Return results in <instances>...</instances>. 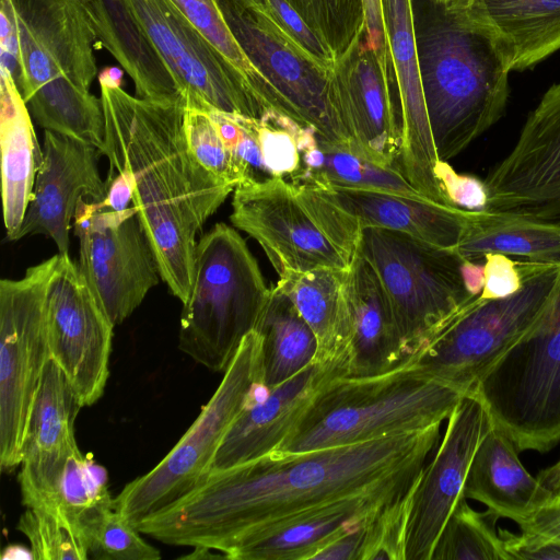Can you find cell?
I'll return each mask as SVG.
<instances>
[{
    "label": "cell",
    "instance_id": "28",
    "mask_svg": "<svg viewBox=\"0 0 560 560\" xmlns=\"http://www.w3.org/2000/svg\"><path fill=\"white\" fill-rule=\"evenodd\" d=\"M96 40L119 62L136 96L183 103L182 92L126 0H82Z\"/></svg>",
    "mask_w": 560,
    "mask_h": 560
},
{
    "label": "cell",
    "instance_id": "20",
    "mask_svg": "<svg viewBox=\"0 0 560 560\" xmlns=\"http://www.w3.org/2000/svg\"><path fill=\"white\" fill-rule=\"evenodd\" d=\"M384 31L399 102L398 172L422 196L451 205L436 177L438 156L421 85L412 0H381Z\"/></svg>",
    "mask_w": 560,
    "mask_h": 560
},
{
    "label": "cell",
    "instance_id": "52",
    "mask_svg": "<svg viewBox=\"0 0 560 560\" xmlns=\"http://www.w3.org/2000/svg\"><path fill=\"white\" fill-rule=\"evenodd\" d=\"M429 1L436 5L446 7V5H450L451 3H453L455 0H429Z\"/></svg>",
    "mask_w": 560,
    "mask_h": 560
},
{
    "label": "cell",
    "instance_id": "9",
    "mask_svg": "<svg viewBox=\"0 0 560 560\" xmlns=\"http://www.w3.org/2000/svg\"><path fill=\"white\" fill-rule=\"evenodd\" d=\"M359 249L383 283L408 360L477 298L456 250L378 226H362Z\"/></svg>",
    "mask_w": 560,
    "mask_h": 560
},
{
    "label": "cell",
    "instance_id": "3",
    "mask_svg": "<svg viewBox=\"0 0 560 560\" xmlns=\"http://www.w3.org/2000/svg\"><path fill=\"white\" fill-rule=\"evenodd\" d=\"M416 35L434 147L448 161L504 115L511 71L491 36L452 5L429 1Z\"/></svg>",
    "mask_w": 560,
    "mask_h": 560
},
{
    "label": "cell",
    "instance_id": "17",
    "mask_svg": "<svg viewBox=\"0 0 560 560\" xmlns=\"http://www.w3.org/2000/svg\"><path fill=\"white\" fill-rule=\"evenodd\" d=\"M489 425L483 406L472 396H465L448 417L442 442L411 495L405 560H431L447 518L464 497L470 463Z\"/></svg>",
    "mask_w": 560,
    "mask_h": 560
},
{
    "label": "cell",
    "instance_id": "22",
    "mask_svg": "<svg viewBox=\"0 0 560 560\" xmlns=\"http://www.w3.org/2000/svg\"><path fill=\"white\" fill-rule=\"evenodd\" d=\"M334 377L338 376L313 362L280 385L265 387L230 428L211 471L224 470L275 452L316 392Z\"/></svg>",
    "mask_w": 560,
    "mask_h": 560
},
{
    "label": "cell",
    "instance_id": "46",
    "mask_svg": "<svg viewBox=\"0 0 560 560\" xmlns=\"http://www.w3.org/2000/svg\"><path fill=\"white\" fill-rule=\"evenodd\" d=\"M510 560H560V541L499 528Z\"/></svg>",
    "mask_w": 560,
    "mask_h": 560
},
{
    "label": "cell",
    "instance_id": "33",
    "mask_svg": "<svg viewBox=\"0 0 560 560\" xmlns=\"http://www.w3.org/2000/svg\"><path fill=\"white\" fill-rule=\"evenodd\" d=\"M262 341L264 384L273 388L315 361L316 337L292 300L276 284L256 329Z\"/></svg>",
    "mask_w": 560,
    "mask_h": 560
},
{
    "label": "cell",
    "instance_id": "14",
    "mask_svg": "<svg viewBox=\"0 0 560 560\" xmlns=\"http://www.w3.org/2000/svg\"><path fill=\"white\" fill-rule=\"evenodd\" d=\"M176 81L186 107L261 119L241 71L170 0H126Z\"/></svg>",
    "mask_w": 560,
    "mask_h": 560
},
{
    "label": "cell",
    "instance_id": "38",
    "mask_svg": "<svg viewBox=\"0 0 560 560\" xmlns=\"http://www.w3.org/2000/svg\"><path fill=\"white\" fill-rule=\"evenodd\" d=\"M177 10L245 77L267 110L270 90L252 66L229 28L215 0H170Z\"/></svg>",
    "mask_w": 560,
    "mask_h": 560
},
{
    "label": "cell",
    "instance_id": "47",
    "mask_svg": "<svg viewBox=\"0 0 560 560\" xmlns=\"http://www.w3.org/2000/svg\"><path fill=\"white\" fill-rule=\"evenodd\" d=\"M518 527L526 535L560 541V497L552 495Z\"/></svg>",
    "mask_w": 560,
    "mask_h": 560
},
{
    "label": "cell",
    "instance_id": "31",
    "mask_svg": "<svg viewBox=\"0 0 560 560\" xmlns=\"http://www.w3.org/2000/svg\"><path fill=\"white\" fill-rule=\"evenodd\" d=\"M348 270L315 269L279 278L277 283L292 300L316 337L317 353L314 362L337 376L349 375L345 299Z\"/></svg>",
    "mask_w": 560,
    "mask_h": 560
},
{
    "label": "cell",
    "instance_id": "13",
    "mask_svg": "<svg viewBox=\"0 0 560 560\" xmlns=\"http://www.w3.org/2000/svg\"><path fill=\"white\" fill-rule=\"evenodd\" d=\"M73 226L79 270L112 323L121 324L162 280L138 209L115 211L82 200Z\"/></svg>",
    "mask_w": 560,
    "mask_h": 560
},
{
    "label": "cell",
    "instance_id": "2",
    "mask_svg": "<svg viewBox=\"0 0 560 560\" xmlns=\"http://www.w3.org/2000/svg\"><path fill=\"white\" fill-rule=\"evenodd\" d=\"M105 119L102 154L108 178L126 172L131 201L156 255L162 280L183 304L195 275L197 234L235 186L203 167L185 132L186 105L128 94L119 81L100 77Z\"/></svg>",
    "mask_w": 560,
    "mask_h": 560
},
{
    "label": "cell",
    "instance_id": "49",
    "mask_svg": "<svg viewBox=\"0 0 560 560\" xmlns=\"http://www.w3.org/2000/svg\"><path fill=\"white\" fill-rule=\"evenodd\" d=\"M107 180L110 183L106 198L97 202L100 208L120 211L128 208L132 198L133 184L126 172H118Z\"/></svg>",
    "mask_w": 560,
    "mask_h": 560
},
{
    "label": "cell",
    "instance_id": "12",
    "mask_svg": "<svg viewBox=\"0 0 560 560\" xmlns=\"http://www.w3.org/2000/svg\"><path fill=\"white\" fill-rule=\"evenodd\" d=\"M58 254L0 281V466L21 465L32 406L50 359L46 296Z\"/></svg>",
    "mask_w": 560,
    "mask_h": 560
},
{
    "label": "cell",
    "instance_id": "18",
    "mask_svg": "<svg viewBox=\"0 0 560 560\" xmlns=\"http://www.w3.org/2000/svg\"><path fill=\"white\" fill-rule=\"evenodd\" d=\"M335 109L350 152L384 168L399 158L400 121L392 78L384 70L365 34L330 70Z\"/></svg>",
    "mask_w": 560,
    "mask_h": 560
},
{
    "label": "cell",
    "instance_id": "1",
    "mask_svg": "<svg viewBox=\"0 0 560 560\" xmlns=\"http://www.w3.org/2000/svg\"><path fill=\"white\" fill-rule=\"evenodd\" d=\"M440 425L303 453L271 452L211 471L176 503L141 521V534L172 546L234 547L336 501L415 488Z\"/></svg>",
    "mask_w": 560,
    "mask_h": 560
},
{
    "label": "cell",
    "instance_id": "37",
    "mask_svg": "<svg viewBox=\"0 0 560 560\" xmlns=\"http://www.w3.org/2000/svg\"><path fill=\"white\" fill-rule=\"evenodd\" d=\"M312 31L341 57L363 34L365 15L362 0H285Z\"/></svg>",
    "mask_w": 560,
    "mask_h": 560
},
{
    "label": "cell",
    "instance_id": "4",
    "mask_svg": "<svg viewBox=\"0 0 560 560\" xmlns=\"http://www.w3.org/2000/svg\"><path fill=\"white\" fill-rule=\"evenodd\" d=\"M465 396L408 362L380 375L334 377L275 452L303 453L423 431L448 419Z\"/></svg>",
    "mask_w": 560,
    "mask_h": 560
},
{
    "label": "cell",
    "instance_id": "39",
    "mask_svg": "<svg viewBox=\"0 0 560 560\" xmlns=\"http://www.w3.org/2000/svg\"><path fill=\"white\" fill-rule=\"evenodd\" d=\"M184 124L192 153L210 173L235 187L254 182L249 168L228 147L208 110L186 107Z\"/></svg>",
    "mask_w": 560,
    "mask_h": 560
},
{
    "label": "cell",
    "instance_id": "32",
    "mask_svg": "<svg viewBox=\"0 0 560 560\" xmlns=\"http://www.w3.org/2000/svg\"><path fill=\"white\" fill-rule=\"evenodd\" d=\"M462 258L483 260L500 253L523 260L560 265V224L511 212L469 211L455 249Z\"/></svg>",
    "mask_w": 560,
    "mask_h": 560
},
{
    "label": "cell",
    "instance_id": "16",
    "mask_svg": "<svg viewBox=\"0 0 560 560\" xmlns=\"http://www.w3.org/2000/svg\"><path fill=\"white\" fill-rule=\"evenodd\" d=\"M483 180L486 210L560 224V82L544 93L513 148Z\"/></svg>",
    "mask_w": 560,
    "mask_h": 560
},
{
    "label": "cell",
    "instance_id": "29",
    "mask_svg": "<svg viewBox=\"0 0 560 560\" xmlns=\"http://www.w3.org/2000/svg\"><path fill=\"white\" fill-rule=\"evenodd\" d=\"M18 23L81 90L97 75L96 40L82 0H10Z\"/></svg>",
    "mask_w": 560,
    "mask_h": 560
},
{
    "label": "cell",
    "instance_id": "24",
    "mask_svg": "<svg viewBox=\"0 0 560 560\" xmlns=\"http://www.w3.org/2000/svg\"><path fill=\"white\" fill-rule=\"evenodd\" d=\"M413 489L406 492H381L336 501L301 514L236 546L226 553L225 558L312 560L313 556L331 540L405 499Z\"/></svg>",
    "mask_w": 560,
    "mask_h": 560
},
{
    "label": "cell",
    "instance_id": "19",
    "mask_svg": "<svg viewBox=\"0 0 560 560\" xmlns=\"http://www.w3.org/2000/svg\"><path fill=\"white\" fill-rule=\"evenodd\" d=\"M94 144L45 130L43 159L23 222L12 241L43 234L51 238L59 254H68L70 229L79 205L85 198L103 201L110 186L103 180Z\"/></svg>",
    "mask_w": 560,
    "mask_h": 560
},
{
    "label": "cell",
    "instance_id": "42",
    "mask_svg": "<svg viewBox=\"0 0 560 560\" xmlns=\"http://www.w3.org/2000/svg\"><path fill=\"white\" fill-rule=\"evenodd\" d=\"M303 127L289 117L268 110L255 120L262 160L272 177L295 175L302 163L299 135Z\"/></svg>",
    "mask_w": 560,
    "mask_h": 560
},
{
    "label": "cell",
    "instance_id": "34",
    "mask_svg": "<svg viewBox=\"0 0 560 560\" xmlns=\"http://www.w3.org/2000/svg\"><path fill=\"white\" fill-rule=\"evenodd\" d=\"M299 144L302 156L301 168L295 175L284 177L292 182L421 195L397 170L377 166L347 150L323 141L311 129L301 130Z\"/></svg>",
    "mask_w": 560,
    "mask_h": 560
},
{
    "label": "cell",
    "instance_id": "48",
    "mask_svg": "<svg viewBox=\"0 0 560 560\" xmlns=\"http://www.w3.org/2000/svg\"><path fill=\"white\" fill-rule=\"evenodd\" d=\"M365 15V40L378 56L386 73L395 83L386 44L381 0H362Z\"/></svg>",
    "mask_w": 560,
    "mask_h": 560
},
{
    "label": "cell",
    "instance_id": "27",
    "mask_svg": "<svg viewBox=\"0 0 560 560\" xmlns=\"http://www.w3.org/2000/svg\"><path fill=\"white\" fill-rule=\"evenodd\" d=\"M514 443L491 423L470 463L464 497L517 525L552 498L522 464Z\"/></svg>",
    "mask_w": 560,
    "mask_h": 560
},
{
    "label": "cell",
    "instance_id": "8",
    "mask_svg": "<svg viewBox=\"0 0 560 560\" xmlns=\"http://www.w3.org/2000/svg\"><path fill=\"white\" fill-rule=\"evenodd\" d=\"M265 387L261 336L253 330L194 423L154 468L122 488L114 499L115 510L137 528L144 518L195 490L210 474L238 415Z\"/></svg>",
    "mask_w": 560,
    "mask_h": 560
},
{
    "label": "cell",
    "instance_id": "40",
    "mask_svg": "<svg viewBox=\"0 0 560 560\" xmlns=\"http://www.w3.org/2000/svg\"><path fill=\"white\" fill-rule=\"evenodd\" d=\"M16 529L30 541L33 559L85 560L89 558L81 533L62 516L42 508H26Z\"/></svg>",
    "mask_w": 560,
    "mask_h": 560
},
{
    "label": "cell",
    "instance_id": "23",
    "mask_svg": "<svg viewBox=\"0 0 560 560\" xmlns=\"http://www.w3.org/2000/svg\"><path fill=\"white\" fill-rule=\"evenodd\" d=\"M349 375L374 376L408 361L395 314L375 269L355 254L345 281Z\"/></svg>",
    "mask_w": 560,
    "mask_h": 560
},
{
    "label": "cell",
    "instance_id": "35",
    "mask_svg": "<svg viewBox=\"0 0 560 560\" xmlns=\"http://www.w3.org/2000/svg\"><path fill=\"white\" fill-rule=\"evenodd\" d=\"M112 509L114 499L106 470L75 450L67 462L50 512L66 518L85 540L86 533Z\"/></svg>",
    "mask_w": 560,
    "mask_h": 560
},
{
    "label": "cell",
    "instance_id": "36",
    "mask_svg": "<svg viewBox=\"0 0 560 560\" xmlns=\"http://www.w3.org/2000/svg\"><path fill=\"white\" fill-rule=\"evenodd\" d=\"M498 515L478 512L463 497L447 518L431 560H510L495 528Z\"/></svg>",
    "mask_w": 560,
    "mask_h": 560
},
{
    "label": "cell",
    "instance_id": "44",
    "mask_svg": "<svg viewBox=\"0 0 560 560\" xmlns=\"http://www.w3.org/2000/svg\"><path fill=\"white\" fill-rule=\"evenodd\" d=\"M485 285L479 295L482 300H495L517 292L523 283L530 261L511 259L500 253L483 255Z\"/></svg>",
    "mask_w": 560,
    "mask_h": 560
},
{
    "label": "cell",
    "instance_id": "21",
    "mask_svg": "<svg viewBox=\"0 0 560 560\" xmlns=\"http://www.w3.org/2000/svg\"><path fill=\"white\" fill-rule=\"evenodd\" d=\"M83 407L61 368L50 358L30 413L19 483L26 508L52 510L69 457L78 450L74 421Z\"/></svg>",
    "mask_w": 560,
    "mask_h": 560
},
{
    "label": "cell",
    "instance_id": "26",
    "mask_svg": "<svg viewBox=\"0 0 560 560\" xmlns=\"http://www.w3.org/2000/svg\"><path fill=\"white\" fill-rule=\"evenodd\" d=\"M450 5L491 36L511 72L560 50V0H455Z\"/></svg>",
    "mask_w": 560,
    "mask_h": 560
},
{
    "label": "cell",
    "instance_id": "51",
    "mask_svg": "<svg viewBox=\"0 0 560 560\" xmlns=\"http://www.w3.org/2000/svg\"><path fill=\"white\" fill-rule=\"evenodd\" d=\"M537 478L553 495L560 497V457L552 465L540 470Z\"/></svg>",
    "mask_w": 560,
    "mask_h": 560
},
{
    "label": "cell",
    "instance_id": "45",
    "mask_svg": "<svg viewBox=\"0 0 560 560\" xmlns=\"http://www.w3.org/2000/svg\"><path fill=\"white\" fill-rule=\"evenodd\" d=\"M435 173L447 200L453 206L469 211L487 209L489 197L485 180L456 173L447 161H440Z\"/></svg>",
    "mask_w": 560,
    "mask_h": 560
},
{
    "label": "cell",
    "instance_id": "41",
    "mask_svg": "<svg viewBox=\"0 0 560 560\" xmlns=\"http://www.w3.org/2000/svg\"><path fill=\"white\" fill-rule=\"evenodd\" d=\"M140 532L114 509L86 533L89 558L97 560H156L159 549L147 542Z\"/></svg>",
    "mask_w": 560,
    "mask_h": 560
},
{
    "label": "cell",
    "instance_id": "53",
    "mask_svg": "<svg viewBox=\"0 0 560 560\" xmlns=\"http://www.w3.org/2000/svg\"><path fill=\"white\" fill-rule=\"evenodd\" d=\"M252 1H254V2H256L258 4H261L264 7H265V3H266V0H252Z\"/></svg>",
    "mask_w": 560,
    "mask_h": 560
},
{
    "label": "cell",
    "instance_id": "5",
    "mask_svg": "<svg viewBox=\"0 0 560 560\" xmlns=\"http://www.w3.org/2000/svg\"><path fill=\"white\" fill-rule=\"evenodd\" d=\"M230 220L261 246L279 278L350 269L362 229L318 187L281 176L236 186Z\"/></svg>",
    "mask_w": 560,
    "mask_h": 560
},
{
    "label": "cell",
    "instance_id": "50",
    "mask_svg": "<svg viewBox=\"0 0 560 560\" xmlns=\"http://www.w3.org/2000/svg\"><path fill=\"white\" fill-rule=\"evenodd\" d=\"M462 275L467 291L474 296H479L485 285L483 260H470L463 258Z\"/></svg>",
    "mask_w": 560,
    "mask_h": 560
},
{
    "label": "cell",
    "instance_id": "43",
    "mask_svg": "<svg viewBox=\"0 0 560 560\" xmlns=\"http://www.w3.org/2000/svg\"><path fill=\"white\" fill-rule=\"evenodd\" d=\"M265 8L305 52L326 69L332 68L336 59L329 47L285 0H266Z\"/></svg>",
    "mask_w": 560,
    "mask_h": 560
},
{
    "label": "cell",
    "instance_id": "15",
    "mask_svg": "<svg viewBox=\"0 0 560 560\" xmlns=\"http://www.w3.org/2000/svg\"><path fill=\"white\" fill-rule=\"evenodd\" d=\"M114 327L78 265L58 253L46 296L48 348L83 407L96 402L106 387Z\"/></svg>",
    "mask_w": 560,
    "mask_h": 560
},
{
    "label": "cell",
    "instance_id": "10",
    "mask_svg": "<svg viewBox=\"0 0 560 560\" xmlns=\"http://www.w3.org/2000/svg\"><path fill=\"white\" fill-rule=\"evenodd\" d=\"M517 451L560 443V290L541 324L504 353L470 395Z\"/></svg>",
    "mask_w": 560,
    "mask_h": 560
},
{
    "label": "cell",
    "instance_id": "30",
    "mask_svg": "<svg viewBox=\"0 0 560 560\" xmlns=\"http://www.w3.org/2000/svg\"><path fill=\"white\" fill-rule=\"evenodd\" d=\"M0 147L2 208L7 238L12 241L28 208L43 159L31 113L9 71L1 68Z\"/></svg>",
    "mask_w": 560,
    "mask_h": 560
},
{
    "label": "cell",
    "instance_id": "6",
    "mask_svg": "<svg viewBox=\"0 0 560 560\" xmlns=\"http://www.w3.org/2000/svg\"><path fill=\"white\" fill-rule=\"evenodd\" d=\"M268 288L236 230L215 224L197 243L195 275L180 314L179 349L210 371L224 372L256 329Z\"/></svg>",
    "mask_w": 560,
    "mask_h": 560
},
{
    "label": "cell",
    "instance_id": "11",
    "mask_svg": "<svg viewBox=\"0 0 560 560\" xmlns=\"http://www.w3.org/2000/svg\"><path fill=\"white\" fill-rule=\"evenodd\" d=\"M238 46L266 81L271 110L350 152L335 109L330 70L305 52L252 0H215Z\"/></svg>",
    "mask_w": 560,
    "mask_h": 560
},
{
    "label": "cell",
    "instance_id": "25",
    "mask_svg": "<svg viewBox=\"0 0 560 560\" xmlns=\"http://www.w3.org/2000/svg\"><path fill=\"white\" fill-rule=\"evenodd\" d=\"M312 185V184H311ZM361 226L406 233L434 246L455 250L469 210L439 203L421 195L345 186H317Z\"/></svg>",
    "mask_w": 560,
    "mask_h": 560
},
{
    "label": "cell",
    "instance_id": "7",
    "mask_svg": "<svg viewBox=\"0 0 560 560\" xmlns=\"http://www.w3.org/2000/svg\"><path fill=\"white\" fill-rule=\"evenodd\" d=\"M559 290L560 265L530 261L517 292L475 298L407 362L468 396L504 353L541 324Z\"/></svg>",
    "mask_w": 560,
    "mask_h": 560
}]
</instances>
